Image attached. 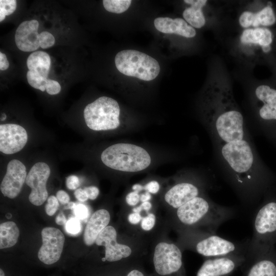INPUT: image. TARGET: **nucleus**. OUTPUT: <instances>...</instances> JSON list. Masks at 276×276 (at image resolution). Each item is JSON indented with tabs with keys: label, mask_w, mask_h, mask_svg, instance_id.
Masks as SVG:
<instances>
[{
	"label": "nucleus",
	"mask_w": 276,
	"mask_h": 276,
	"mask_svg": "<svg viewBox=\"0 0 276 276\" xmlns=\"http://www.w3.org/2000/svg\"><path fill=\"white\" fill-rule=\"evenodd\" d=\"M234 211L197 196L177 209L179 221L185 225H202L208 231L216 233L221 224L230 219Z\"/></svg>",
	"instance_id": "obj_1"
},
{
	"label": "nucleus",
	"mask_w": 276,
	"mask_h": 276,
	"mask_svg": "<svg viewBox=\"0 0 276 276\" xmlns=\"http://www.w3.org/2000/svg\"><path fill=\"white\" fill-rule=\"evenodd\" d=\"M101 159L107 167L116 170L135 172L143 170L151 164V157L143 148L132 144L118 143L106 148Z\"/></svg>",
	"instance_id": "obj_2"
},
{
	"label": "nucleus",
	"mask_w": 276,
	"mask_h": 276,
	"mask_svg": "<svg viewBox=\"0 0 276 276\" xmlns=\"http://www.w3.org/2000/svg\"><path fill=\"white\" fill-rule=\"evenodd\" d=\"M114 63L117 70L122 74L146 81L155 79L160 70L155 59L134 50L120 51L115 56Z\"/></svg>",
	"instance_id": "obj_3"
},
{
	"label": "nucleus",
	"mask_w": 276,
	"mask_h": 276,
	"mask_svg": "<svg viewBox=\"0 0 276 276\" xmlns=\"http://www.w3.org/2000/svg\"><path fill=\"white\" fill-rule=\"evenodd\" d=\"M276 232V202H270L257 213L253 224V235L248 242L246 255L258 259L266 250L269 239Z\"/></svg>",
	"instance_id": "obj_4"
},
{
	"label": "nucleus",
	"mask_w": 276,
	"mask_h": 276,
	"mask_svg": "<svg viewBox=\"0 0 276 276\" xmlns=\"http://www.w3.org/2000/svg\"><path fill=\"white\" fill-rule=\"evenodd\" d=\"M120 108L117 101L102 96L87 104L83 111L87 126L95 131L113 130L120 124Z\"/></svg>",
	"instance_id": "obj_5"
},
{
	"label": "nucleus",
	"mask_w": 276,
	"mask_h": 276,
	"mask_svg": "<svg viewBox=\"0 0 276 276\" xmlns=\"http://www.w3.org/2000/svg\"><path fill=\"white\" fill-rule=\"evenodd\" d=\"M223 157L236 173L242 174L251 168L254 156L249 144L245 140H237L225 143L222 147Z\"/></svg>",
	"instance_id": "obj_6"
},
{
	"label": "nucleus",
	"mask_w": 276,
	"mask_h": 276,
	"mask_svg": "<svg viewBox=\"0 0 276 276\" xmlns=\"http://www.w3.org/2000/svg\"><path fill=\"white\" fill-rule=\"evenodd\" d=\"M153 263L156 272L162 275L178 271L182 266V254L174 244L159 243L155 247Z\"/></svg>",
	"instance_id": "obj_7"
},
{
	"label": "nucleus",
	"mask_w": 276,
	"mask_h": 276,
	"mask_svg": "<svg viewBox=\"0 0 276 276\" xmlns=\"http://www.w3.org/2000/svg\"><path fill=\"white\" fill-rule=\"evenodd\" d=\"M50 173L49 166L43 162L36 163L31 168L26 183L31 188L29 200L32 204L39 206L47 199L48 192L46 184Z\"/></svg>",
	"instance_id": "obj_8"
},
{
	"label": "nucleus",
	"mask_w": 276,
	"mask_h": 276,
	"mask_svg": "<svg viewBox=\"0 0 276 276\" xmlns=\"http://www.w3.org/2000/svg\"><path fill=\"white\" fill-rule=\"evenodd\" d=\"M42 244L38 252V257L43 263L48 265L58 261L62 252L65 238L59 229L46 227L41 231Z\"/></svg>",
	"instance_id": "obj_9"
},
{
	"label": "nucleus",
	"mask_w": 276,
	"mask_h": 276,
	"mask_svg": "<svg viewBox=\"0 0 276 276\" xmlns=\"http://www.w3.org/2000/svg\"><path fill=\"white\" fill-rule=\"evenodd\" d=\"M243 119L237 110H228L221 113L215 121V128L220 139L229 143L243 140L244 136Z\"/></svg>",
	"instance_id": "obj_10"
},
{
	"label": "nucleus",
	"mask_w": 276,
	"mask_h": 276,
	"mask_svg": "<svg viewBox=\"0 0 276 276\" xmlns=\"http://www.w3.org/2000/svg\"><path fill=\"white\" fill-rule=\"evenodd\" d=\"M27 176L26 168L22 162L17 159L10 161L0 186L2 194L11 199L17 197L26 182Z\"/></svg>",
	"instance_id": "obj_11"
},
{
	"label": "nucleus",
	"mask_w": 276,
	"mask_h": 276,
	"mask_svg": "<svg viewBox=\"0 0 276 276\" xmlns=\"http://www.w3.org/2000/svg\"><path fill=\"white\" fill-rule=\"evenodd\" d=\"M28 141L26 129L15 124L0 125V151L6 154H12L20 151Z\"/></svg>",
	"instance_id": "obj_12"
},
{
	"label": "nucleus",
	"mask_w": 276,
	"mask_h": 276,
	"mask_svg": "<svg viewBox=\"0 0 276 276\" xmlns=\"http://www.w3.org/2000/svg\"><path fill=\"white\" fill-rule=\"evenodd\" d=\"M116 239L115 228L112 226H107L100 233L95 242L97 245L105 247V258L109 262L127 258L131 253V249L129 246L119 244Z\"/></svg>",
	"instance_id": "obj_13"
},
{
	"label": "nucleus",
	"mask_w": 276,
	"mask_h": 276,
	"mask_svg": "<svg viewBox=\"0 0 276 276\" xmlns=\"http://www.w3.org/2000/svg\"><path fill=\"white\" fill-rule=\"evenodd\" d=\"M244 255H229L206 260L199 269L197 276H224L231 273Z\"/></svg>",
	"instance_id": "obj_14"
},
{
	"label": "nucleus",
	"mask_w": 276,
	"mask_h": 276,
	"mask_svg": "<svg viewBox=\"0 0 276 276\" xmlns=\"http://www.w3.org/2000/svg\"><path fill=\"white\" fill-rule=\"evenodd\" d=\"M39 22L36 19L22 22L17 27L15 34L17 47L23 52L37 50L39 47Z\"/></svg>",
	"instance_id": "obj_15"
},
{
	"label": "nucleus",
	"mask_w": 276,
	"mask_h": 276,
	"mask_svg": "<svg viewBox=\"0 0 276 276\" xmlns=\"http://www.w3.org/2000/svg\"><path fill=\"white\" fill-rule=\"evenodd\" d=\"M199 190L194 184L183 182L172 187L165 195V201L172 207L178 209L190 200L198 196Z\"/></svg>",
	"instance_id": "obj_16"
},
{
	"label": "nucleus",
	"mask_w": 276,
	"mask_h": 276,
	"mask_svg": "<svg viewBox=\"0 0 276 276\" xmlns=\"http://www.w3.org/2000/svg\"><path fill=\"white\" fill-rule=\"evenodd\" d=\"M154 25L157 31L165 34H175L187 38L194 37L196 34L194 28L181 18L157 17Z\"/></svg>",
	"instance_id": "obj_17"
},
{
	"label": "nucleus",
	"mask_w": 276,
	"mask_h": 276,
	"mask_svg": "<svg viewBox=\"0 0 276 276\" xmlns=\"http://www.w3.org/2000/svg\"><path fill=\"white\" fill-rule=\"evenodd\" d=\"M110 218L109 212L105 209L99 210L93 214L83 235V240L87 246H90L96 242L100 233L107 226Z\"/></svg>",
	"instance_id": "obj_18"
},
{
	"label": "nucleus",
	"mask_w": 276,
	"mask_h": 276,
	"mask_svg": "<svg viewBox=\"0 0 276 276\" xmlns=\"http://www.w3.org/2000/svg\"><path fill=\"white\" fill-rule=\"evenodd\" d=\"M275 17L271 6H267L256 13L244 11L240 16L239 21L243 28L260 25L269 26L274 24Z\"/></svg>",
	"instance_id": "obj_19"
},
{
	"label": "nucleus",
	"mask_w": 276,
	"mask_h": 276,
	"mask_svg": "<svg viewBox=\"0 0 276 276\" xmlns=\"http://www.w3.org/2000/svg\"><path fill=\"white\" fill-rule=\"evenodd\" d=\"M257 97L264 103L259 114L264 120H276V90L265 85L257 87Z\"/></svg>",
	"instance_id": "obj_20"
},
{
	"label": "nucleus",
	"mask_w": 276,
	"mask_h": 276,
	"mask_svg": "<svg viewBox=\"0 0 276 276\" xmlns=\"http://www.w3.org/2000/svg\"><path fill=\"white\" fill-rule=\"evenodd\" d=\"M51 64L50 55L41 51L32 53L27 60L29 71L40 75L45 79H48Z\"/></svg>",
	"instance_id": "obj_21"
},
{
	"label": "nucleus",
	"mask_w": 276,
	"mask_h": 276,
	"mask_svg": "<svg viewBox=\"0 0 276 276\" xmlns=\"http://www.w3.org/2000/svg\"><path fill=\"white\" fill-rule=\"evenodd\" d=\"M185 3L190 5L182 13L185 21L192 27L202 28L205 23V19L202 11V7L207 2L206 0H185Z\"/></svg>",
	"instance_id": "obj_22"
},
{
	"label": "nucleus",
	"mask_w": 276,
	"mask_h": 276,
	"mask_svg": "<svg viewBox=\"0 0 276 276\" xmlns=\"http://www.w3.org/2000/svg\"><path fill=\"white\" fill-rule=\"evenodd\" d=\"M243 43L258 44L262 47L270 45L272 42V34L269 30L263 28L245 30L240 37Z\"/></svg>",
	"instance_id": "obj_23"
},
{
	"label": "nucleus",
	"mask_w": 276,
	"mask_h": 276,
	"mask_svg": "<svg viewBox=\"0 0 276 276\" xmlns=\"http://www.w3.org/2000/svg\"><path fill=\"white\" fill-rule=\"evenodd\" d=\"M19 231L13 221H7L0 225V248L11 247L17 243Z\"/></svg>",
	"instance_id": "obj_24"
},
{
	"label": "nucleus",
	"mask_w": 276,
	"mask_h": 276,
	"mask_svg": "<svg viewBox=\"0 0 276 276\" xmlns=\"http://www.w3.org/2000/svg\"><path fill=\"white\" fill-rule=\"evenodd\" d=\"M247 276H276V265L269 259H261L249 269Z\"/></svg>",
	"instance_id": "obj_25"
},
{
	"label": "nucleus",
	"mask_w": 276,
	"mask_h": 276,
	"mask_svg": "<svg viewBox=\"0 0 276 276\" xmlns=\"http://www.w3.org/2000/svg\"><path fill=\"white\" fill-rule=\"evenodd\" d=\"M131 2L130 0H104L103 5L107 11L120 14L128 9Z\"/></svg>",
	"instance_id": "obj_26"
},
{
	"label": "nucleus",
	"mask_w": 276,
	"mask_h": 276,
	"mask_svg": "<svg viewBox=\"0 0 276 276\" xmlns=\"http://www.w3.org/2000/svg\"><path fill=\"white\" fill-rule=\"evenodd\" d=\"M27 79L28 83L32 87L42 91L46 90L45 85L47 79L30 71H28L27 73Z\"/></svg>",
	"instance_id": "obj_27"
},
{
	"label": "nucleus",
	"mask_w": 276,
	"mask_h": 276,
	"mask_svg": "<svg viewBox=\"0 0 276 276\" xmlns=\"http://www.w3.org/2000/svg\"><path fill=\"white\" fill-rule=\"evenodd\" d=\"M17 2L15 0L0 1V22L3 21L6 16L12 14L16 10Z\"/></svg>",
	"instance_id": "obj_28"
},
{
	"label": "nucleus",
	"mask_w": 276,
	"mask_h": 276,
	"mask_svg": "<svg viewBox=\"0 0 276 276\" xmlns=\"http://www.w3.org/2000/svg\"><path fill=\"white\" fill-rule=\"evenodd\" d=\"M65 229L66 232L72 235L78 234L81 230V223L76 217H71L65 224Z\"/></svg>",
	"instance_id": "obj_29"
},
{
	"label": "nucleus",
	"mask_w": 276,
	"mask_h": 276,
	"mask_svg": "<svg viewBox=\"0 0 276 276\" xmlns=\"http://www.w3.org/2000/svg\"><path fill=\"white\" fill-rule=\"evenodd\" d=\"M40 47L45 49L52 47L55 42L54 36L48 31H43L39 33Z\"/></svg>",
	"instance_id": "obj_30"
},
{
	"label": "nucleus",
	"mask_w": 276,
	"mask_h": 276,
	"mask_svg": "<svg viewBox=\"0 0 276 276\" xmlns=\"http://www.w3.org/2000/svg\"><path fill=\"white\" fill-rule=\"evenodd\" d=\"M76 217L79 220H84L88 216V209L87 207L82 203H75L72 209Z\"/></svg>",
	"instance_id": "obj_31"
},
{
	"label": "nucleus",
	"mask_w": 276,
	"mask_h": 276,
	"mask_svg": "<svg viewBox=\"0 0 276 276\" xmlns=\"http://www.w3.org/2000/svg\"><path fill=\"white\" fill-rule=\"evenodd\" d=\"M59 207V201L54 195L50 196L47 199V203L45 205L46 214L49 216H53L57 211Z\"/></svg>",
	"instance_id": "obj_32"
},
{
	"label": "nucleus",
	"mask_w": 276,
	"mask_h": 276,
	"mask_svg": "<svg viewBox=\"0 0 276 276\" xmlns=\"http://www.w3.org/2000/svg\"><path fill=\"white\" fill-rule=\"evenodd\" d=\"M45 89L48 94L53 95L59 93L61 86L57 81L48 79L45 82Z\"/></svg>",
	"instance_id": "obj_33"
},
{
	"label": "nucleus",
	"mask_w": 276,
	"mask_h": 276,
	"mask_svg": "<svg viewBox=\"0 0 276 276\" xmlns=\"http://www.w3.org/2000/svg\"><path fill=\"white\" fill-rule=\"evenodd\" d=\"M155 222V215L152 213H149L143 218L141 224V227L145 231H150L154 226Z\"/></svg>",
	"instance_id": "obj_34"
},
{
	"label": "nucleus",
	"mask_w": 276,
	"mask_h": 276,
	"mask_svg": "<svg viewBox=\"0 0 276 276\" xmlns=\"http://www.w3.org/2000/svg\"><path fill=\"white\" fill-rule=\"evenodd\" d=\"M66 185L70 190H76L80 186L79 178L74 175L68 176L66 180Z\"/></svg>",
	"instance_id": "obj_35"
},
{
	"label": "nucleus",
	"mask_w": 276,
	"mask_h": 276,
	"mask_svg": "<svg viewBox=\"0 0 276 276\" xmlns=\"http://www.w3.org/2000/svg\"><path fill=\"white\" fill-rule=\"evenodd\" d=\"M140 200V196L138 192L134 191L128 194L126 197V201L127 203L131 206L135 205Z\"/></svg>",
	"instance_id": "obj_36"
},
{
	"label": "nucleus",
	"mask_w": 276,
	"mask_h": 276,
	"mask_svg": "<svg viewBox=\"0 0 276 276\" xmlns=\"http://www.w3.org/2000/svg\"><path fill=\"white\" fill-rule=\"evenodd\" d=\"M84 190L86 192L88 199L91 200H95L96 199L99 194L98 188L95 186L86 187Z\"/></svg>",
	"instance_id": "obj_37"
},
{
	"label": "nucleus",
	"mask_w": 276,
	"mask_h": 276,
	"mask_svg": "<svg viewBox=\"0 0 276 276\" xmlns=\"http://www.w3.org/2000/svg\"><path fill=\"white\" fill-rule=\"evenodd\" d=\"M144 189L152 194H155L159 191V185L156 181H151L144 187Z\"/></svg>",
	"instance_id": "obj_38"
},
{
	"label": "nucleus",
	"mask_w": 276,
	"mask_h": 276,
	"mask_svg": "<svg viewBox=\"0 0 276 276\" xmlns=\"http://www.w3.org/2000/svg\"><path fill=\"white\" fill-rule=\"evenodd\" d=\"M56 198L61 204H68L70 202V196L63 190H59L56 193Z\"/></svg>",
	"instance_id": "obj_39"
},
{
	"label": "nucleus",
	"mask_w": 276,
	"mask_h": 276,
	"mask_svg": "<svg viewBox=\"0 0 276 276\" xmlns=\"http://www.w3.org/2000/svg\"><path fill=\"white\" fill-rule=\"evenodd\" d=\"M74 195L76 199L81 202L85 201L88 199L85 191L81 188L76 189L74 192Z\"/></svg>",
	"instance_id": "obj_40"
},
{
	"label": "nucleus",
	"mask_w": 276,
	"mask_h": 276,
	"mask_svg": "<svg viewBox=\"0 0 276 276\" xmlns=\"http://www.w3.org/2000/svg\"><path fill=\"white\" fill-rule=\"evenodd\" d=\"M9 62L7 58L6 55L0 52V70L1 71H5L8 68Z\"/></svg>",
	"instance_id": "obj_41"
},
{
	"label": "nucleus",
	"mask_w": 276,
	"mask_h": 276,
	"mask_svg": "<svg viewBox=\"0 0 276 276\" xmlns=\"http://www.w3.org/2000/svg\"><path fill=\"white\" fill-rule=\"evenodd\" d=\"M128 219L130 223L136 224L140 222L142 217L140 213H133L129 215Z\"/></svg>",
	"instance_id": "obj_42"
},
{
	"label": "nucleus",
	"mask_w": 276,
	"mask_h": 276,
	"mask_svg": "<svg viewBox=\"0 0 276 276\" xmlns=\"http://www.w3.org/2000/svg\"><path fill=\"white\" fill-rule=\"evenodd\" d=\"M55 222L58 225H64L67 222L65 216L62 212L60 213L55 218Z\"/></svg>",
	"instance_id": "obj_43"
},
{
	"label": "nucleus",
	"mask_w": 276,
	"mask_h": 276,
	"mask_svg": "<svg viewBox=\"0 0 276 276\" xmlns=\"http://www.w3.org/2000/svg\"><path fill=\"white\" fill-rule=\"evenodd\" d=\"M151 196L149 192H147L141 195L140 200L143 202H146L149 200L151 199Z\"/></svg>",
	"instance_id": "obj_44"
},
{
	"label": "nucleus",
	"mask_w": 276,
	"mask_h": 276,
	"mask_svg": "<svg viewBox=\"0 0 276 276\" xmlns=\"http://www.w3.org/2000/svg\"><path fill=\"white\" fill-rule=\"evenodd\" d=\"M142 210H144L148 212L152 207V204L148 201L143 202L140 205Z\"/></svg>",
	"instance_id": "obj_45"
},
{
	"label": "nucleus",
	"mask_w": 276,
	"mask_h": 276,
	"mask_svg": "<svg viewBox=\"0 0 276 276\" xmlns=\"http://www.w3.org/2000/svg\"><path fill=\"white\" fill-rule=\"evenodd\" d=\"M127 276H144V275L137 270H133L131 271Z\"/></svg>",
	"instance_id": "obj_46"
},
{
	"label": "nucleus",
	"mask_w": 276,
	"mask_h": 276,
	"mask_svg": "<svg viewBox=\"0 0 276 276\" xmlns=\"http://www.w3.org/2000/svg\"><path fill=\"white\" fill-rule=\"evenodd\" d=\"M132 189L134 191L139 192L142 190L144 189V187L139 184H135L133 186Z\"/></svg>",
	"instance_id": "obj_47"
},
{
	"label": "nucleus",
	"mask_w": 276,
	"mask_h": 276,
	"mask_svg": "<svg viewBox=\"0 0 276 276\" xmlns=\"http://www.w3.org/2000/svg\"><path fill=\"white\" fill-rule=\"evenodd\" d=\"M262 49L263 50V51L265 52H268L269 51H270V45H267V46H265V47H262Z\"/></svg>",
	"instance_id": "obj_48"
},
{
	"label": "nucleus",
	"mask_w": 276,
	"mask_h": 276,
	"mask_svg": "<svg viewBox=\"0 0 276 276\" xmlns=\"http://www.w3.org/2000/svg\"><path fill=\"white\" fill-rule=\"evenodd\" d=\"M6 118H7L6 114L5 113H3L1 117V121H4L5 120H6Z\"/></svg>",
	"instance_id": "obj_49"
},
{
	"label": "nucleus",
	"mask_w": 276,
	"mask_h": 276,
	"mask_svg": "<svg viewBox=\"0 0 276 276\" xmlns=\"http://www.w3.org/2000/svg\"><path fill=\"white\" fill-rule=\"evenodd\" d=\"M0 276H5V273L2 269H0Z\"/></svg>",
	"instance_id": "obj_50"
},
{
	"label": "nucleus",
	"mask_w": 276,
	"mask_h": 276,
	"mask_svg": "<svg viewBox=\"0 0 276 276\" xmlns=\"http://www.w3.org/2000/svg\"><path fill=\"white\" fill-rule=\"evenodd\" d=\"M102 260L103 261H105V260H106V258L105 257L104 258H103Z\"/></svg>",
	"instance_id": "obj_51"
}]
</instances>
